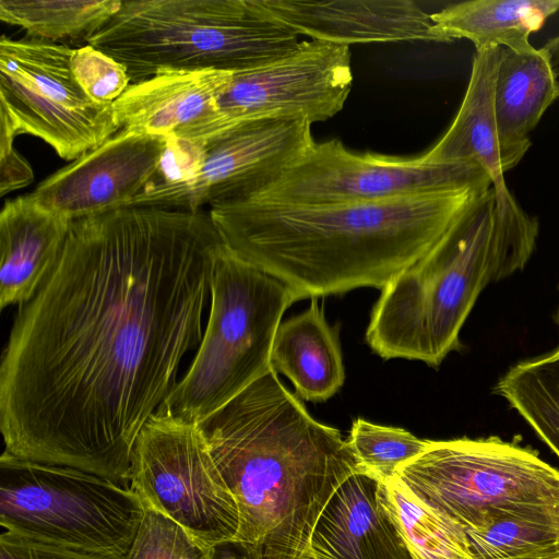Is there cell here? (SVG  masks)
Returning <instances> with one entry per match:
<instances>
[{"mask_svg": "<svg viewBox=\"0 0 559 559\" xmlns=\"http://www.w3.org/2000/svg\"><path fill=\"white\" fill-rule=\"evenodd\" d=\"M225 247L204 210L126 206L72 221L2 354L4 451L130 487L135 440L202 341Z\"/></svg>", "mask_w": 559, "mask_h": 559, "instance_id": "6da1fadb", "label": "cell"}, {"mask_svg": "<svg viewBox=\"0 0 559 559\" xmlns=\"http://www.w3.org/2000/svg\"><path fill=\"white\" fill-rule=\"evenodd\" d=\"M487 190L329 205L249 199L209 213L236 255L284 283L298 301L358 287L383 289Z\"/></svg>", "mask_w": 559, "mask_h": 559, "instance_id": "7a4b0ae2", "label": "cell"}, {"mask_svg": "<svg viewBox=\"0 0 559 559\" xmlns=\"http://www.w3.org/2000/svg\"><path fill=\"white\" fill-rule=\"evenodd\" d=\"M234 495L236 539L261 559H296L335 490L359 472L341 432L317 421L272 368L197 424Z\"/></svg>", "mask_w": 559, "mask_h": 559, "instance_id": "3957f363", "label": "cell"}, {"mask_svg": "<svg viewBox=\"0 0 559 559\" xmlns=\"http://www.w3.org/2000/svg\"><path fill=\"white\" fill-rule=\"evenodd\" d=\"M538 228L507 185L489 188L381 289L365 334L368 346L383 359L438 367L462 347L460 332L484 288L524 269Z\"/></svg>", "mask_w": 559, "mask_h": 559, "instance_id": "277c9868", "label": "cell"}, {"mask_svg": "<svg viewBox=\"0 0 559 559\" xmlns=\"http://www.w3.org/2000/svg\"><path fill=\"white\" fill-rule=\"evenodd\" d=\"M298 36L261 0H122L87 44L122 63L136 83L164 70L260 68L293 52Z\"/></svg>", "mask_w": 559, "mask_h": 559, "instance_id": "5b68a950", "label": "cell"}, {"mask_svg": "<svg viewBox=\"0 0 559 559\" xmlns=\"http://www.w3.org/2000/svg\"><path fill=\"white\" fill-rule=\"evenodd\" d=\"M296 301L284 283L226 246L214 267L197 355L157 411L197 425L266 374L282 317Z\"/></svg>", "mask_w": 559, "mask_h": 559, "instance_id": "8992f818", "label": "cell"}, {"mask_svg": "<svg viewBox=\"0 0 559 559\" xmlns=\"http://www.w3.org/2000/svg\"><path fill=\"white\" fill-rule=\"evenodd\" d=\"M396 477L465 531L506 516H559V469L537 451L495 436L429 440Z\"/></svg>", "mask_w": 559, "mask_h": 559, "instance_id": "52a82bcc", "label": "cell"}, {"mask_svg": "<svg viewBox=\"0 0 559 559\" xmlns=\"http://www.w3.org/2000/svg\"><path fill=\"white\" fill-rule=\"evenodd\" d=\"M145 507L130 487L81 469L0 457V524L99 559H127Z\"/></svg>", "mask_w": 559, "mask_h": 559, "instance_id": "ba28073f", "label": "cell"}, {"mask_svg": "<svg viewBox=\"0 0 559 559\" xmlns=\"http://www.w3.org/2000/svg\"><path fill=\"white\" fill-rule=\"evenodd\" d=\"M73 49L38 38H0V123L29 134L64 160L95 150L121 129L112 105L93 102L78 83Z\"/></svg>", "mask_w": 559, "mask_h": 559, "instance_id": "9c48e42d", "label": "cell"}, {"mask_svg": "<svg viewBox=\"0 0 559 559\" xmlns=\"http://www.w3.org/2000/svg\"><path fill=\"white\" fill-rule=\"evenodd\" d=\"M130 488L145 508L169 518L207 546L238 536L237 501L195 424L154 413L135 440Z\"/></svg>", "mask_w": 559, "mask_h": 559, "instance_id": "30bf717a", "label": "cell"}, {"mask_svg": "<svg viewBox=\"0 0 559 559\" xmlns=\"http://www.w3.org/2000/svg\"><path fill=\"white\" fill-rule=\"evenodd\" d=\"M492 185L475 163L354 153L334 139L314 142L278 181L250 199L294 205L367 203Z\"/></svg>", "mask_w": 559, "mask_h": 559, "instance_id": "8fae6325", "label": "cell"}, {"mask_svg": "<svg viewBox=\"0 0 559 559\" xmlns=\"http://www.w3.org/2000/svg\"><path fill=\"white\" fill-rule=\"evenodd\" d=\"M352 84L349 46L301 40L276 61L234 73L213 110L175 135L204 143L254 119L325 121L343 109Z\"/></svg>", "mask_w": 559, "mask_h": 559, "instance_id": "7c38bea8", "label": "cell"}, {"mask_svg": "<svg viewBox=\"0 0 559 559\" xmlns=\"http://www.w3.org/2000/svg\"><path fill=\"white\" fill-rule=\"evenodd\" d=\"M204 143L192 180L146 186L128 206L202 211L250 199L278 181L314 141L308 120L272 117L241 122Z\"/></svg>", "mask_w": 559, "mask_h": 559, "instance_id": "4fadbf2b", "label": "cell"}, {"mask_svg": "<svg viewBox=\"0 0 559 559\" xmlns=\"http://www.w3.org/2000/svg\"><path fill=\"white\" fill-rule=\"evenodd\" d=\"M166 140L121 129L48 176L29 197L70 222L126 207L156 174Z\"/></svg>", "mask_w": 559, "mask_h": 559, "instance_id": "5bb4252c", "label": "cell"}, {"mask_svg": "<svg viewBox=\"0 0 559 559\" xmlns=\"http://www.w3.org/2000/svg\"><path fill=\"white\" fill-rule=\"evenodd\" d=\"M280 22L299 35L350 44L444 43L428 14L411 0H261Z\"/></svg>", "mask_w": 559, "mask_h": 559, "instance_id": "9a60e30c", "label": "cell"}, {"mask_svg": "<svg viewBox=\"0 0 559 559\" xmlns=\"http://www.w3.org/2000/svg\"><path fill=\"white\" fill-rule=\"evenodd\" d=\"M316 559H414L385 483L361 471L332 495L312 530Z\"/></svg>", "mask_w": 559, "mask_h": 559, "instance_id": "2e32d148", "label": "cell"}, {"mask_svg": "<svg viewBox=\"0 0 559 559\" xmlns=\"http://www.w3.org/2000/svg\"><path fill=\"white\" fill-rule=\"evenodd\" d=\"M234 73L164 70L131 83L112 104L120 129L168 138L209 115Z\"/></svg>", "mask_w": 559, "mask_h": 559, "instance_id": "e0dca14e", "label": "cell"}, {"mask_svg": "<svg viewBox=\"0 0 559 559\" xmlns=\"http://www.w3.org/2000/svg\"><path fill=\"white\" fill-rule=\"evenodd\" d=\"M71 222L29 194L7 200L0 213V306L29 301L57 264Z\"/></svg>", "mask_w": 559, "mask_h": 559, "instance_id": "ac0fdd59", "label": "cell"}, {"mask_svg": "<svg viewBox=\"0 0 559 559\" xmlns=\"http://www.w3.org/2000/svg\"><path fill=\"white\" fill-rule=\"evenodd\" d=\"M557 98L552 72L540 48L499 47L493 108L500 145L511 168L528 151L530 132Z\"/></svg>", "mask_w": 559, "mask_h": 559, "instance_id": "d6986e66", "label": "cell"}, {"mask_svg": "<svg viewBox=\"0 0 559 559\" xmlns=\"http://www.w3.org/2000/svg\"><path fill=\"white\" fill-rule=\"evenodd\" d=\"M499 47L476 50L469 81L451 126L424 155L437 162H471L483 167L495 187L506 186L511 168L500 145L493 108Z\"/></svg>", "mask_w": 559, "mask_h": 559, "instance_id": "ffe728a7", "label": "cell"}, {"mask_svg": "<svg viewBox=\"0 0 559 559\" xmlns=\"http://www.w3.org/2000/svg\"><path fill=\"white\" fill-rule=\"evenodd\" d=\"M271 365L306 401H326L341 389L345 369L337 330L328 323L317 298L304 312L280 324Z\"/></svg>", "mask_w": 559, "mask_h": 559, "instance_id": "44dd1931", "label": "cell"}, {"mask_svg": "<svg viewBox=\"0 0 559 559\" xmlns=\"http://www.w3.org/2000/svg\"><path fill=\"white\" fill-rule=\"evenodd\" d=\"M559 11V0H469L430 14L435 32L450 43L471 40L476 50L491 47L521 49Z\"/></svg>", "mask_w": 559, "mask_h": 559, "instance_id": "7402d4cb", "label": "cell"}, {"mask_svg": "<svg viewBox=\"0 0 559 559\" xmlns=\"http://www.w3.org/2000/svg\"><path fill=\"white\" fill-rule=\"evenodd\" d=\"M559 457V347L521 361L493 389Z\"/></svg>", "mask_w": 559, "mask_h": 559, "instance_id": "603a6c76", "label": "cell"}, {"mask_svg": "<svg viewBox=\"0 0 559 559\" xmlns=\"http://www.w3.org/2000/svg\"><path fill=\"white\" fill-rule=\"evenodd\" d=\"M118 0H0L2 22L26 31L28 37L57 43L87 39L121 8Z\"/></svg>", "mask_w": 559, "mask_h": 559, "instance_id": "cb8c5ba5", "label": "cell"}, {"mask_svg": "<svg viewBox=\"0 0 559 559\" xmlns=\"http://www.w3.org/2000/svg\"><path fill=\"white\" fill-rule=\"evenodd\" d=\"M385 485L414 559H474L462 526L420 501L396 476Z\"/></svg>", "mask_w": 559, "mask_h": 559, "instance_id": "d4e9b609", "label": "cell"}, {"mask_svg": "<svg viewBox=\"0 0 559 559\" xmlns=\"http://www.w3.org/2000/svg\"><path fill=\"white\" fill-rule=\"evenodd\" d=\"M466 534L474 559L559 558V516H506Z\"/></svg>", "mask_w": 559, "mask_h": 559, "instance_id": "484cf974", "label": "cell"}, {"mask_svg": "<svg viewBox=\"0 0 559 559\" xmlns=\"http://www.w3.org/2000/svg\"><path fill=\"white\" fill-rule=\"evenodd\" d=\"M428 441L405 429L377 425L362 418L353 421L347 438L360 471L383 483L395 477L401 465L418 456Z\"/></svg>", "mask_w": 559, "mask_h": 559, "instance_id": "4316f807", "label": "cell"}, {"mask_svg": "<svg viewBox=\"0 0 559 559\" xmlns=\"http://www.w3.org/2000/svg\"><path fill=\"white\" fill-rule=\"evenodd\" d=\"M210 547L169 518L145 508L127 559H209Z\"/></svg>", "mask_w": 559, "mask_h": 559, "instance_id": "83f0119b", "label": "cell"}, {"mask_svg": "<svg viewBox=\"0 0 559 559\" xmlns=\"http://www.w3.org/2000/svg\"><path fill=\"white\" fill-rule=\"evenodd\" d=\"M71 64L85 94L102 105H112L131 84L122 63L88 44L73 49Z\"/></svg>", "mask_w": 559, "mask_h": 559, "instance_id": "f1b7e54d", "label": "cell"}, {"mask_svg": "<svg viewBox=\"0 0 559 559\" xmlns=\"http://www.w3.org/2000/svg\"><path fill=\"white\" fill-rule=\"evenodd\" d=\"M0 559H99L49 544L40 543L9 531L0 535Z\"/></svg>", "mask_w": 559, "mask_h": 559, "instance_id": "f546056e", "label": "cell"}, {"mask_svg": "<svg viewBox=\"0 0 559 559\" xmlns=\"http://www.w3.org/2000/svg\"><path fill=\"white\" fill-rule=\"evenodd\" d=\"M0 132V192L4 195L29 185L34 173L27 160L14 148L15 135L2 124Z\"/></svg>", "mask_w": 559, "mask_h": 559, "instance_id": "4dcf8cb0", "label": "cell"}, {"mask_svg": "<svg viewBox=\"0 0 559 559\" xmlns=\"http://www.w3.org/2000/svg\"><path fill=\"white\" fill-rule=\"evenodd\" d=\"M209 559H261V557L253 545L235 538L212 545Z\"/></svg>", "mask_w": 559, "mask_h": 559, "instance_id": "1f68e13d", "label": "cell"}, {"mask_svg": "<svg viewBox=\"0 0 559 559\" xmlns=\"http://www.w3.org/2000/svg\"><path fill=\"white\" fill-rule=\"evenodd\" d=\"M540 49L543 50L550 66L557 97L559 98V34L546 41V44Z\"/></svg>", "mask_w": 559, "mask_h": 559, "instance_id": "d6a6232c", "label": "cell"}, {"mask_svg": "<svg viewBox=\"0 0 559 559\" xmlns=\"http://www.w3.org/2000/svg\"><path fill=\"white\" fill-rule=\"evenodd\" d=\"M296 559H316V557L312 555V552L310 551V549H308L307 551H305L300 557L296 558Z\"/></svg>", "mask_w": 559, "mask_h": 559, "instance_id": "836d02e7", "label": "cell"}, {"mask_svg": "<svg viewBox=\"0 0 559 559\" xmlns=\"http://www.w3.org/2000/svg\"><path fill=\"white\" fill-rule=\"evenodd\" d=\"M558 322H559V314H558Z\"/></svg>", "mask_w": 559, "mask_h": 559, "instance_id": "e575fe53", "label": "cell"}, {"mask_svg": "<svg viewBox=\"0 0 559 559\" xmlns=\"http://www.w3.org/2000/svg\"><path fill=\"white\" fill-rule=\"evenodd\" d=\"M556 559H559V558H556Z\"/></svg>", "mask_w": 559, "mask_h": 559, "instance_id": "d590c367", "label": "cell"}]
</instances>
